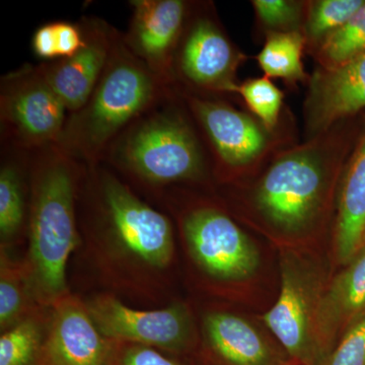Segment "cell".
<instances>
[{"mask_svg": "<svg viewBox=\"0 0 365 365\" xmlns=\"http://www.w3.org/2000/svg\"><path fill=\"white\" fill-rule=\"evenodd\" d=\"M78 207L86 256L101 282L117 297L160 302L176 255L170 218L102 163L86 165Z\"/></svg>", "mask_w": 365, "mask_h": 365, "instance_id": "1", "label": "cell"}, {"mask_svg": "<svg viewBox=\"0 0 365 365\" xmlns=\"http://www.w3.org/2000/svg\"><path fill=\"white\" fill-rule=\"evenodd\" d=\"M85 170L55 144L28 153L29 244L23 261L41 307L71 294L66 268L81 242L78 199Z\"/></svg>", "mask_w": 365, "mask_h": 365, "instance_id": "2", "label": "cell"}, {"mask_svg": "<svg viewBox=\"0 0 365 365\" xmlns=\"http://www.w3.org/2000/svg\"><path fill=\"white\" fill-rule=\"evenodd\" d=\"M338 124L271 158L252 196L255 211L269 227L283 235H302L324 217L349 153Z\"/></svg>", "mask_w": 365, "mask_h": 365, "instance_id": "3", "label": "cell"}, {"mask_svg": "<svg viewBox=\"0 0 365 365\" xmlns=\"http://www.w3.org/2000/svg\"><path fill=\"white\" fill-rule=\"evenodd\" d=\"M174 95L175 88L137 58L120 34L95 90L69 113L55 145L86 167L102 163L127 127Z\"/></svg>", "mask_w": 365, "mask_h": 365, "instance_id": "4", "label": "cell"}, {"mask_svg": "<svg viewBox=\"0 0 365 365\" xmlns=\"http://www.w3.org/2000/svg\"><path fill=\"white\" fill-rule=\"evenodd\" d=\"M167 101L127 127L104 158L157 195L177 182L206 177L205 158L193 127L177 107L165 105Z\"/></svg>", "mask_w": 365, "mask_h": 365, "instance_id": "5", "label": "cell"}, {"mask_svg": "<svg viewBox=\"0 0 365 365\" xmlns=\"http://www.w3.org/2000/svg\"><path fill=\"white\" fill-rule=\"evenodd\" d=\"M175 215L190 259L211 283L230 284L253 275L258 251L222 208L195 203Z\"/></svg>", "mask_w": 365, "mask_h": 365, "instance_id": "6", "label": "cell"}, {"mask_svg": "<svg viewBox=\"0 0 365 365\" xmlns=\"http://www.w3.org/2000/svg\"><path fill=\"white\" fill-rule=\"evenodd\" d=\"M66 112L41 66L25 64L2 76L0 121L13 150L33 151L56 143Z\"/></svg>", "mask_w": 365, "mask_h": 365, "instance_id": "7", "label": "cell"}, {"mask_svg": "<svg viewBox=\"0 0 365 365\" xmlns=\"http://www.w3.org/2000/svg\"><path fill=\"white\" fill-rule=\"evenodd\" d=\"M85 302L96 326L109 339L150 346L176 355L195 347V322L184 302L163 309H137L111 292L93 295Z\"/></svg>", "mask_w": 365, "mask_h": 365, "instance_id": "8", "label": "cell"}, {"mask_svg": "<svg viewBox=\"0 0 365 365\" xmlns=\"http://www.w3.org/2000/svg\"><path fill=\"white\" fill-rule=\"evenodd\" d=\"M175 91L207 137L218 177H232L266 157L270 132L260 122L218 101L179 88Z\"/></svg>", "mask_w": 365, "mask_h": 365, "instance_id": "9", "label": "cell"}, {"mask_svg": "<svg viewBox=\"0 0 365 365\" xmlns=\"http://www.w3.org/2000/svg\"><path fill=\"white\" fill-rule=\"evenodd\" d=\"M319 299L312 274L294 262L283 263L279 297L263 319L287 352L304 365H316L321 353Z\"/></svg>", "mask_w": 365, "mask_h": 365, "instance_id": "10", "label": "cell"}, {"mask_svg": "<svg viewBox=\"0 0 365 365\" xmlns=\"http://www.w3.org/2000/svg\"><path fill=\"white\" fill-rule=\"evenodd\" d=\"M187 29L175 55V85L180 78L195 90L234 93L237 85L235 72L242 60L241 53L211 19L197 18Z\"/></svg>", "mask_w": 365, "mask_h": 365, "instance_id": "11", "label": "cell"}, {"mask_svg": "<svg viewBox=\"0 0 365 365\" xmlns=\"http://www.w3.org/2000/svg\"><path fill=\"white\" fill-rule=\"evenodd\" d=\"M125 45L165 85L175 88V55L188 19L182 0H132Z\"/></svg>", "mask_w": 365, "mask_h": 365, "instance_id": "12", "label": "cell"}, {"mask_svg": "<svg viewBox=\"0 0 365 365\" xmlns=\"http://www.w3.org/2000/svg\"><path fill=\"white\" fill-rule=\"evenodd\" d=\"M114 345L96 326L85 300L69 294L50 307L36 365H108Z\"/></svg>", "mask_w": 365, "mask_h": 365, "instance_id": "13", "label": "cell"}, {"mask_svg": "<svg viewBox=\"0 0 365 365\" xmlns=\"http://www.w3.org/2000/svg\"><path fill=\"white\" fill-rule=\"evenodd\" d=\"M85 43L68 58L43 62L45 78L69 113L78 111L91 97L102 76L120 33L105 21H81Z\"/></svg>", "mask_w": 365, "mask_h": 365, "instance_id": "14", "label": "cell"}, {"mask_svg": "<svg viewBox=\"0 0 365 365\" xmlns=\"http://www.w3.org/2000/svg\"><path fill=\"white\" fill-rule=\"evenodd\" d=\"M365 109V53L337 68L314 71L304 105L309 138Z\"/></svg>", "mask_w": 365, "mask_h": 365, "instance_id": "15", "label": "cell"}, {"mask_svg": "<svg viewBox=\"0 0 365 365\" xmlns=\"http://www.w3.org/2000/svg\"><path fill=\"white\" fill-rule=\"evenodd\" d=\"M204 341L213 357L225 365H271L265 341L246 319L227 312H209L202 323Z\"/></svg>", "mask_w": 365, "mask_h": 365, "instance_id": "16", "label": "cell"}, {"mask_svg": "<svg viewBox=\"0 0 365 365\" xmlns=\"http://www.w3.org/2000/svg\"><path fill=\"white\" fill-rule=\"evenodd\" d=\"M345 165L338 200L336 252L350 263L361 251L365 228V129Z\"/></svg>", "mask_w": 365, "mask_h": 365, "instance_id": "17", "label": "cell"}, {"mask_svg": "<svg viewBox=\"0 0 365 365\" xmlns=\"http://www.w3.org/2000/svg\"><path fill=\"white\" fill-rule=\"evenodd\" d=\"M365 312V247L337 276L319 299L317 326L319 342L339 326Z\"/></svg>", "mask_w": 365, "mask_h": 365, "instance_id": "18", "label": "cell"}, {"mask_svg": "<svg viewBox=\"0 0 365 365\" xmlns=\"http://www.w3.org/2000/svg\"><path fill=\"white\" fill-rule=\"evenodd\" d=\"M0 169V240L11 248L26 227L29 151L13 150Z\"/></svg>", "mask_w": 365, "mask_h": 365, "instance_id": "19", "label": "cell"}, {"mask_svg": "<svg viewBox=\"0 0 365 365\" xmlns=\"http://www.w3.org/2000/svg\"><path fill=\"white\" fill-rule=\"evenodd\" d=\"M23 259L13 258L9 248L0 250V332L9 330L21 319L40 309Z\"/></svg>", "mask_w": 365, "mask_h": 365, "instance_id": "20", "label": "cell"}, {"mask_svg": "<svg viewBox=\"0 0 365 365\" xmlns=\"http://www.w3.org/2000/svg\"><path fill=\"white\" fill-rule=\"evenodd\" d=\"M306 47L302 32H267L265 44L257 56L264 76L283 79L292 85L309 81L302 63Z\"/></svg>", "mask_w": 365, "mask_h": 365, "instance_id": "21", "label": "cell"}, {"mask_svg": "<svg viewBox=\"0 0 365 365\" xmlns=\"http://www.w3.org/2000/svg\"><path fill=\"white\" fill-rule=\"evenodd\" d=\"M50 307H40L0 336V365H36L44 343Z\"/></svg>", "mask_w": 365, "mask_h": 365, "instance_id": "22", "label": "cell"}, {"mask_svg": "<svg viewBox=\"0 0 365 365\" xmlns=\"http://www.w3.org/2000/svg\"><path fill=\"white\" fill-rule=\"evenodd\" d=\"M365 0H317L306 4L302 34L307 46L316 51L328 36L345 25Z\"/></svg>", "mask_w": 365, "mask_h": 365, "instance_id": "23", "label": "cell"}, {"mask_svg": "<svg viewBox=\"0 0 365 365\" xmlns=\"http://www.w3.org/2000/svg\"><path fill=\"white\" fill-rule=\"evenodd\" d=\"M365 53V4L314 52L319 68H337Z\"/></svg>", "mask_w": 365, "mask_h": 365, "instance_id": "24", "label": "cell"}, {"mask_svg": "<svg viewBox=\"0 0 365 365\" xmlns=\"http://www.w3.org/2000/svg\"><path fill=\"white\" fill-rule=\"evenodd\" d=\"M234 93L242 96L250 111L258 118L266 130L273 132L279 122L283 93L270 78L263 76L247 79L240 85L237 83Z\"/></svg>", "mask_w": 365, "mask_h": 365, "instance_id": "25", "label": "cell"}, {"mask_svg": "<svg viewBox=\"0 0 365 365\" xmlns=\"http://www.w3.org/2000/svg\"><path fill=\"white\" fill-rule=\"evenodd\" d=\"M255 13L268 32H302L306 4L292 0H254Z\"/></svg>", "mask_w": 365, "mask_h": 365, "instance_id": "26", "label": "cell"}, {"mask_svg": "<svg viewBox=\"0 0 365 365\" xmlns=\"http://www.w3.org/2000/svg\"><path fill=\"white\" fill-rule=\"evenodd\" d=\"M178 356L150 346L115 341L108 365H184Z\"/></svg>", "mask_w": 365, "mask_h": 365, "instance_id": "27", "label": "cell"}, {"mask_svg": "<svg viewBox=\"0 0 365 365\" xmlns=\"http://www.w3.org/2000/svg\"><path fill=\"white\" fill-rule=\"evenodd\" d=\"M323 365H365V318L348 331Z\"/></svg>", "mask_w": 365, "mask_h": 365, "instance_id": "28", "label": "cell"}, {"mask_svg": "<svg viewBox=\"0 0 365 365\" xmlns=\"http://www.w3.org/2000/svg\"><path fill=\"white\" fill-rule=\"evenodd\" d=\"M55 41L58 58H68L81 49L85 43V35L81 24L54 21Z\"/></svg>", "mask_w": 365, "mask_h": 365, "instance_id": "29", "label": "cell"}, {"mask_svg": "<svg viewBox=\"0 0 365 365\" xmlns=\"http://www.w3.org/2000/svg\"><path fill=\"white\" fill-rule=\"evenodd\" d=\"M33 50L41 59L53 61L58 58L55 41V31L53 23L46 24L38 28L33 36Z\"/></svg>", "mask_w": 365, "mask_h": 365, "instance_id": "30", "label": "cell"}, {"mask_svg": "<svg viewBox=\"0 0 365 365\" xmlns=\"http://www.w3.org/2000/svg\"><path fill=\"white\" fill-rule=\"evenodd\" d=\"M365 247V228H364V240H362V248Z\"/></svg>", "mask_w": 365, "mask_h": 365, "instance_id": "31", "label": "cell"}]
</instances>
